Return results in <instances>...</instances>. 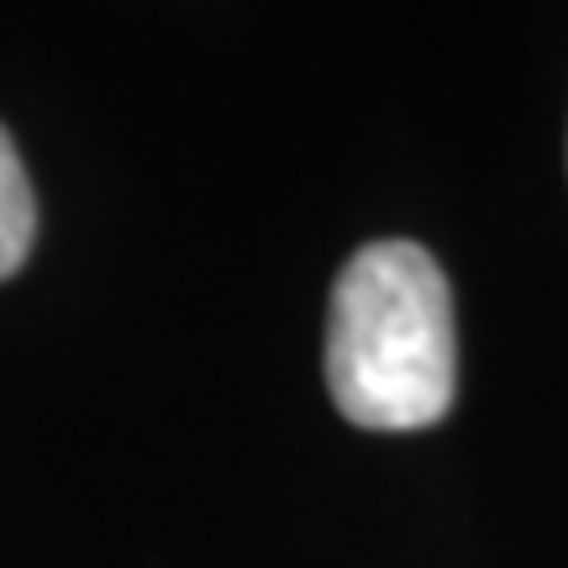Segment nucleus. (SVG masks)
I'll list each match as a JSON object with an SVG mask.
<instances>
[{"label": "nucleus", "instance_id": "obj_1", "mask_svg": "<svg viewBox=\"0 0 568 568\" xmlns=\"http://www.w3.org/2000/svg\"><path fill=\"white\" fill-rule=\"evenodd\" d=\"M326 389L353 426L422 432L458 389L447 274L422 243L358 247L326 311Z\"/></svg>", "mask_w": 568, "mask_h": 568}, {"label": "nucleus", "instance_id": "obj_2", "mask_svg": "<svg viewBox=\"0 0 568 568\" xmlns=\"http://www.w3.org/2000/svg\"><path fill=\"white\" fill-rule=\"evenodd\" d=\"M32 237H38V201H32L17 142L0 126V280H11L27 264Z\"/></svg>", "mask_w": 568, "mask_h": 568}]
</instances>
